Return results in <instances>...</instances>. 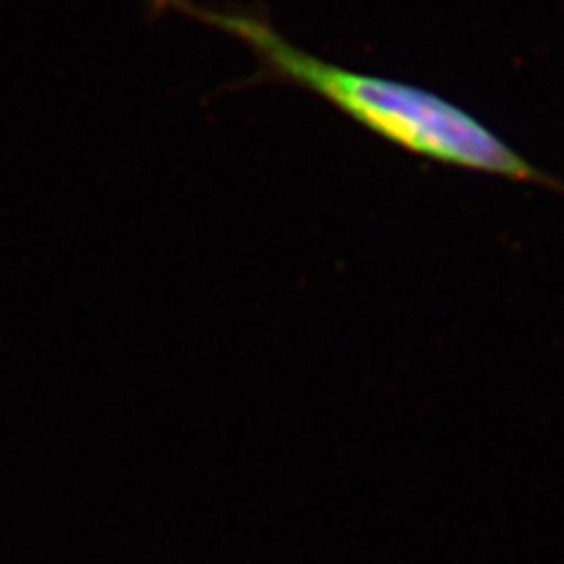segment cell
Masks as SVG:
<instances>
[{
  "instance_id": "1",
  "label": "cell",
  "mask_w": 564,
  "mask_h": 564,
  "mask_svg": "<svg viewBox=\"0 0 564 564\" xmlns=\"http://www.w3.org/2000/svg\"><path fill=\"white\" fill-rule=\"evenodd\" d=\"M155 6L191 17L252 52L259 76L323 97L360 128L391 141L393 147L426 161L499 180L555 186V182L522 153L462 106L426 87L393 78L360 74L317 59L296 47L259 12L200 8L193 0H153Z\"/></svg>"
}]
</instances>
